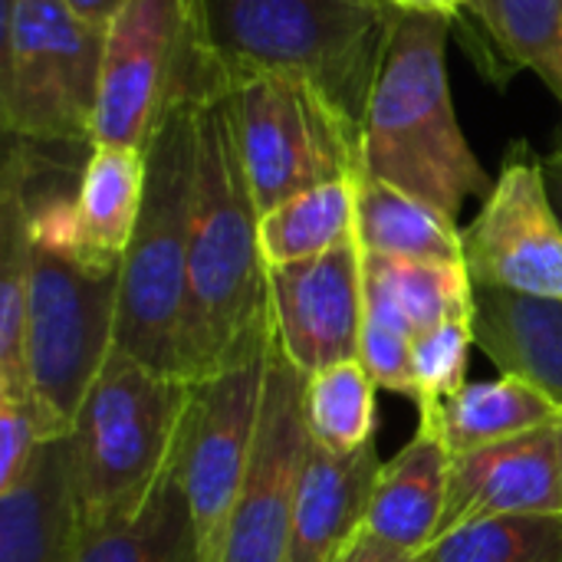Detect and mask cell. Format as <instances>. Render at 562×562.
<instances>
[{
    "label": "cell",
    "mask_w": 562,
    "mask_h": 562,
    "mask_svg": "<svg viewBox=\"0 0 562 562\" xmlns=\"http://www.w3.org/2000/svg\"><path fill=\"white\" fill-rule=\"evenodd\" d=\"M270 329L260 207L254 201L231 92L194 105V194L188 237V296L181 319V379L198 382Z\"/></svg>",
    "instance_id": "cell-1"
},
{
    "label": "cell",
    "mask_w": 562,
    "mask_h": 562,
    "mask_svg": "<svg viewBox=\"0 0 562 562\" xmlns=\"http://www.w3.org/2000/svg\"><path fill=\"white\" fill-rule=\"evenodd\" d=\"M448 16L395 10L362 119V175H372L458 221L471 194L494 181L454 112Z\"/></svg>",
    "instance_id": "cell-2"
},
{
    "label": "cell",
    "mask_w": 562,
    "mask_h": 562,
    "mask_svg": "<svg viewBox=\"0 0 562 562\" xmlns=\"http://www.w3.org/2000/svg\"><path fill=\"white\" fill-rule=\"evenodd\" d=\"M204 59L227 89L254 72L319 86L362 132L395 10L385 0H191Z\"/></svg>",
    "instance_id": "cell-3"
},
{
    "label": "cell",
    "mask_w": 562,
    "mask_h": 562,
    "mask_svg": "<svg viewBox=\"0 0 562 562\" xmlns=\"http://www.w3.org/2000/svg\"><path fill=\"white\" fill-rule=\"evenodd\" d=\"M119 267L76 244L72 198H33V273L26 313V395L46 441L69 438L95 375L115 349Z\"/></svg>",
    "instance_id": "cell-4"
},
{
    "label": "cell",
    "mask_w": 562,
    "mask_h": 562,
    "mask_svg": "<svg viewBox=\"0 0 562 562\" xmlns=\"http://www.w3.org/2000/svg\"><path fill=\"white\" fill-rule=\"evenodd\" d=\"M188 382L112 349L69 431L76 524L138 510L175 468Z\"/></svg>",
    "instance_id": "cell-5"
},
{
    "label": "cell",
    "mask_w": 562,
    "mask_h": 562,
    "mask_svg": "<svg viewBox=\"0 0 562 562\" xmlns=\"http://www.w3.org/2000/svg\"><path fill=\"white\" fill-rule=\"evenodd\" d=\"M194 105L198 99L175 105L145 151V204L119 263L115 303V349L175 379H181V319L188 296Z\"/></svg>",
    "instance_id": "cell-6"
},
{
    "label": "cell",
    "mask_w": 562,
    "mask_h": 562,
    "mask_svg": "<svg viewBox=\"0 0 562 562\" xmlns=\"http://www.w3.org/2000/svg\"><path fill=\"white\" fill-rule=\"evenodd\" d=\"M231 92L201 53L191 0H128L102 40L92 145L148 151L181 102Z\"/></svg>",
    "instance_id": "cell-7"
},
{
    "label": "cell",
    "mask_w": 562,
    "mask_h": 562,
    "mask_svg": "<svg viewBox=\"0 0 562 562\" xmlns=\"http://www.w3.org/2000/svg\"><path fill=\"white\" fill-rule=\"evenodd\" d=\"M102 40L66 0H3V132L26 145H92Z\"/></svg>",
    "instance_id": "cell-8"
},
{
    "label": "cell",
    "mask_w": 562,
    "mask_h": 562,
    "mask_svg": "<svg viewBox=\"0 0 562 562\" xmlns=\"http://www.w3.org/2000/svg\"><path fill=\"white\" fill-rule=\"evenodd\" d=\"M244 171L260 214L362 171V132L293 72H254L231 89Z\"/></svg>",
    "instance_id": "cell-9"
},
{
    "label": "cell",
    "mask_w": 562,
    "mask_h": 562,
    "mask_svg": "<svg viewBox=\"0 0 562 562\" xmlns=\"http://www.w3.org/2000/svg\"><path fill=\"white\" fill-rule=\"evenodd\" d=\"M270 346L273 323L227 366L198 382H188L175 477L188 497L204 562L217 560L234 501L250 468Z\"/></svg>",
    "instance_id": "cell-10"
},
{
    "label": "cell",
    "mask_w": 562,
    "mask_h": 562,
    "mask_svg": "<svg viewBox=\"0 0 562 562\" xmlns=\"http://www.w3.org/2000/svg\"><path fill=\"white\" fill-rule=\"evenodd\" d=\"M461 234L474 283L562 300V221L547 165L527 142L510 145L481 214Z\"/></svg>",
    "instance_id": "cell-11"
},
{
    "label": "cell",
    "mask_w": 562,
    "mask_h": 562,
    "mask_svg": "<svg viewBox=\"0 0 562 562\" xmlns=\"http://www.w3.org/2000/svg\"><path fill=\"white\" fill-rule=\"evenodd\" d=\"M306 375L270 346L263 408L250 468L234 501L221 550L214 562H283L290 547V524L296 491L310 451V431L303 418Z\"/></svg>",
    "instance_id": "cell-12"
},
{
    "label": "cell",
    "mask_w": 562,
    "mask_h": 562,
    "mask_svg": "<svg viewBox=\"0 0 562 562\" xmlns=\"http://www.w3.org/2000/svg\"><path fill=\"white\" fill-rule=\"evenodd\" d=\"M267 286L273 342L303 375L359 359L366 286L356 237L323 257L267 267Z\"/></svg>",
    "instance_id": "cell-13"
},
{
    "label": "cell",
    "mask_w": 562,
    "mask_h": 562,
    "mask_svg": "<svg viewBox=\"0 0 562 562\" xmlns=\"http://www.w3.org/2000/svg\"><path fill=\"white\" fill-rule=\"evenodd\" d=\"M557 425L454 454L448 468V501L438 537L491 517L560 514Z\"/></svg>",
    "instance_id": "cell-14"
},
{
    "label": "cell",
    "mask_w": 562,
    "mask_h": 562,
    "mask_svg": "<svg viewBox=\"0 0 562 562\" xmlns=\"http://www.w3.org/2000/svg\"><path fill=\"white\" fill-rule=\"evenodd\" d=\"M375 445L356 454H333L310 441L283 562H336L366 527L379 477Z\"/></svg>",
    "instance_id": "cell-15"
},
{
    "label": "cell",
    "mask_w": 562,
    "mask_h": 562,
    "mask_svg": "<svg viewBox=\"0 0 562 562\" xmlns=\"http://www.w3.org/2000/svg\"><path fill=\"white\" fill-rule=\"evenodd\" d=\"M448 468L451 451L445 438L431 422L418 418L412 441L379 468L366 530L398 550L422 557L438 540L448 501Z\"/></svg>",
    "instance_id": "cell-16"
},
{
    "label": "cell",
    "mask_w": 562,
    "mask_h": 562,
    "mask_svg": "<svg viewBox=\"0 0 562 562\" xmlns=\"http://www.w3.org/2000/svg\"><path fill=\"white\" fill-rule=\"evenodd\" d=\"M474 346L501 369L537 385L562 408V300L474 283Z\"/></svg>",
    "instance_id": "cell-17"
},
{
    "label": "cell",
    "mask_w": 562,
    "mask_h": 562,
    "mask_svg": "<svg viewBox=\"0 0 562 562\" xmlns=\"http://www.w3.org/2000/svg\"><path fill=\"white\" fill-rule=\"evenodd\" d=\"M76 501L69 438L46 441L26 474L0 494V562H69Z\"/></svg>",
    "instance_id": "cell-18"
},
{
    "label": "cell",
    "mask_w": 562,
    "mask_h": 562,
    "mask_svg": "<svg viewBox=\"0 0 562 562\" xmlns=\"http://www.w3.org/2000/svg\"><path fill=\"white\" fill-rule=\"evenodd\" d=\"M33 178L26 142L10 145L0 175V395H26V313L33 273Z\"/></svg>",
    "instance_id": "cell-19"
},
{
    "label": "cell",
    "mask_w": 562,
    "mask_h": 562,
    "mask_svg": "<svg viewBox=\"0 0 562 562\" xmlns=\"http://www.w3.org/2000/svg\"><path fill=\"white\" fill-rule=\"evenodd\" d=\"M148 161L138 148L89 145L79 188L72 194V224L79 250L105 267H119L145 204Z\"/></svg>",
    "instance_id": "cell-20"
},
{
    "label": "cell",
    "mask_w": 562,
    "mask_h": 562,
    "mask_svg": "<svg viewBox=\"0 0 562 562\" xmlns=\"http://www.w3.org/2000/svg\"><path fill=\"white\" fill-rule=\"evenodd\" d=\"M366 319L418 336L448 319L474 316V280L468 263H422L362 254Z\"/></svg>",
    "instance_id": "cell-21"
},
{
    "label": "cell",
    "mask_w": 562,
    "mask_h": 562,
    "mask_svg": "<svg viewBox=\"0 0 562 562\" xmlns=\"http://www.w3.org/2000/svg\"><path fill=\"white\" fill-rule=\"evenodd\" d=\"M69 562H204L175 468L138 510L99 524H76Z\"/></svg>",
    "instance_id": "cell-22"
},
{
    "label": "cell",
    "mask_w": 562,
    "mask_h": 562,
    "mask_svg": "<svg viewBox=\"0 0 562 562\" xmlns=\"http://www.w3.org/2000/svg\"><path fill=\"white\" fill-rule=\"evenodd\" d=\"M418 418L438 428L454 458L540 428H553L562 418V408L527 379L501 375L494 382H468L458 395L428 412H418Z\"/></svg>",
    "instance_id": "cell-23"
},
{
    "label": "cell",
    "mask_w": 562,
    "mask_h": 562,
    "mask_svg": "<svg viewBox=\"0 0 562 562\" xmlns=\"http://www.w3.org/2000/svg\"><path fill=\"white\" fill-rule=\"evenodd\" d=\"M356 240L362 254L422 263H464V234L438 207L359 171Z\"/></svg>",
    "instance_id": "cell-24"
},
{
    "label": "cell",
    "mask_w": 562,
    "mask_h": 562,
    "mask_svg": "<svg viewBox=\"0 0 562 562\" xmlns=\"http://www.w3.org/2000/svg\"><path fill=\"white\" fill-rule=\"evenodd\" d=\"M359 175L316 184L260 214V250L267 267L300 263L356 237Z\"/></svg>",
    "instance_id": "cell-25"
},
{
    "label": "cell",
    "mask_w": 562,
    "mask_h": 562,
    "mask_svg": "<svg viewBox=\"0 0 562 562\" xmlns=\"http://www.w3.org/2000/svg\"><path fill=\"white\" fill-rule=\"evenodd\" d=\"M464 13L507 69L537 72L562 105V0H468Z\"/></svg>",
    "instance_id": "cell-26"
},
{
    "label": "cell",
    "mask_w": 562,
    "mask_h": 562,
    "mask_svg": "<svg viewBox=\"0 0 562 562\" xmlns=\"http://www.w3.org/2000/svg\"><path fill=\"white\" fill-rule=\"evenodd\" d=\"M375 382L359 359L306 375L303 418L310 441L333 454L375 445Z\"/></svg>",
    "instance_id": "cell-27"
},
{
    "label": "cell",
    "mask_w": 562,
    "mask_h": 562,
    "mask_svg": "<svg viewBox=\"0 0 562 562\" xmlns=\"http://www.w3.org/2000/svg\"><path fill=\"white\" fill-rule=\"evenodd\" d=\"M418 562H562V517L517 514L474 520L438 537Z\"/></svg>",
    "instance_id": "cell-28"
},
{
    "label": "cell",
    "mask_w": 562,
    "mask_h": 562,
    "mask_svg": "<svg viewBox=\"0 0 562 562\" xmlns=\"http://www.w3.org/2000/svg\"><path fill=\"white\" fill-rule=\"evenodd\" d=\"M474 316L438 323L412 339V382L415 405L428 412L468 385V359L474 346Z\"/></svg>",
    "instance_id": "cell-29"
},
{
    "label": "cell",
    "mask_w": 562,
    "mask_h": 562,
    "mask_svg": "<svg viewBox=\"0 0 562 562\" xmlns=\"http://www.w3.org/2000/svg\"><path fill=\"white\" fill-rule=\"evenodd\" d=\"M359 362L372 375V382L385 392L415 398V382H412V336L366 319L362 316V336H359Z\"/></svg>",
    "instance_id": "cell-30"
},
{
    "label": "cell",
    "mask_w": 562,
    "mask_h": 562,
    "mask_svg": "<svg viewBox=\"0 0 562 562\" xmlns=\"http://www.w3.org/2000/svg\"><path fill=\"white\" fill-rule=\"evenodd\" d=\"M43 445L46 438L30 398L0 395V494L26 474Z\"/></svg>",
    "instance_id": "cell-31"
},
{
    "label": "cell",
    "mask_w": 562,
    "mask_h": 562,
    "mask_svg": "<svg viewBox=\"0 0 562 562\" xmlns=\"http://www.w3.org/2000/svg\"><path fill=\"white\" fill-rule=\"evenodd\" d=\"M336 562H418V557L408 553V550H398V547L385 543L382 537H375L372 530L362 527V530L349 540V547L339 553V560Z\"/></svg>",
    "instance_id": "cell-32"
},
{
    "label": "cell",
    "mask_w": 562,
    "mask_h": 562,
    "mask_svg": "<svg viewBox=\"0 0 562 562\" xmlns=\"http://www.w3.org/2000/svg\"><path fill=\"white\" fill-rule=\"evenodd\" d=\"M128 0H66V7L82 16L86 23H92L95 30H105L112 23V16L125 7Z\"/></svg>",
    "instance_id": "cell-33"
},
{
    "label": "cell",
    "mask_w": 562,
    "mask_h": 562,
    "mask_svg": "<svg viewBox=\"0 0 562 562\" xmlns=\"http://www.w3.org/2000/svg\"><path fill=\"white\" fill-rule=\"evenodd\" d=\"M392 10H405V13H435V16H448L458 20L468 7V0H385Z\"/></svg>",
    "instance_id": "cell-34"
},
{
    "label": "cell",
    "mask_w": 562,
    "mask_h": 562,
    "mask_svg": "<svg viewBox=\"0 0 562 562\" xmlns=\"http://www.w3.org/2000/svg\"><path fill=\"white\" fill-rule=\"evenodd\" d=\"M547 165V181H550V194H553V204H557V214L562 221V138L560 145L543 158Z\"/></svg>",
    "instance_id": "cell-35"
},
{
    "label": "cell",
    "mask_w": 562,
    "mask_h": 562,
    "mask_svg": "<svg viewBox=\"0 0 562 562\" xmlns=\"http://www.w3.org/2000/svg\"><path fill=\"white\" fill-rule=\"evenodd\" d=\"M557 458H560V517H562V418L557 425Z\"/></svg>",
    "instance_id": "cell-36"
}]
</instances>
